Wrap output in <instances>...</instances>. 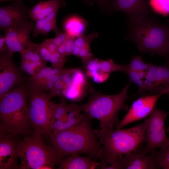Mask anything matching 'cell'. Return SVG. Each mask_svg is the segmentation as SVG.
<instances>
[{"mask_svg": "<svg viewBox=\"0 0 169 169\" xmlns=\"http://www.w3.org/2000/svg\"><path fill=\"white\" fill-rule=\"evenodd\" d=\"M87 115L80 123L68 129L52 133L48 138L51 146L62 157L73 154L98 158L103 150Z\"/></svg>", "mask_w": 169, "mask_h": 169, "instance_id": "1", "label": "cell"}, {"mask_svg": "<svg viewBox=\"0 0 169 169\" xmlns=\"http://www.w3.org/2000/svg\"><path fill=\"white\" fill-rule=\"evenodd\" d=\"M148 118L143 123L126 129L109 131L99 129L94 130L99 142L102 146V152L98 158L101 163L109 166L124 154L134 151L145 141Z\"/></svg>", "mask_w": 169, "mask_h": 169, "instance_id": "2", "label": "cell"}, {"mask_svg": "<svg viewBox=\"0 0 169 169\" xmlns=\"http://www.w3.org/2000/svg\"><path fill=\"white\" fill-rule=\"evenodd\" d=\"M127 39L132 41L143 53L169 56V27L148 16L134 22H128Z\"/></svg>", "mask_w": 169, "mask_h": 169, "instance_id": "3", "label": "cell"}, {"mask_svg": "<svg viewBox=\"0 0 169 169\" xmlns=\"http://www.w3.org/2000/svg\"><path fill=\"white\" fill-rule=\"evenodd\" d=\"M27 94L23 86L11 90L0 97V127L23 136H32L28 113Z\"/></svg>", "mask_w": 169, "mask_h": 169, "instance_id": "4", "label": "cell"}, {"mask_svg": "<svg viewBox=\"0 0 169 169\" xmlns=\"http://www.w3.org/2000/svg\"><path fill=\"white\" fill-rule=\"evenodd\" d=\"M127 84L120 93L106 95L100 92H94L88 101L79 105L83 111L90 119H97L100 122L99 129L104 131L114 130L119 122L118 115L119 111L125 108V102L129 96Z\"/></svg>", "mask_w": 169, "mask_h": 169, "instance_id": "5", "label": "cell"}, {"mask_svg": "<svg viewBox=\"0 0 169 169\" xmlns=\"http://www.w3.org/2000/svg\"><path fill=\"white\" fill-rule=\"evenodd\" d=\"M21 169H55L64 158L51 146L47 145L42 136H23L18 147Z\"/></svg>", "mask_w": 169, "mask_h": 169, "instance_id": "6", "label": "cell"}, {"mask_svg": "<svg viewBox=\"0 0 169 169\" xmlns=\"http://www.w3.org/2000/svg\"><path fill=\"white\" fill-rule=\"evenodd\" d=\"M49 94L30 90L29 95L28 113L33 129L32 136L44 135L49 138L52 134L49 127V120L53 101Z\"/></svg>", "mask_w": 169, "mask_h": 169, "instance_id": "7", "label": "cell"}, {"mask_svg": "<svg viewBox=\"0 0 169 169\" xmlns=\"http://www.w3.org/2000/svg\"><path fill=\"white\" fill-rule=\"evenodd\" d=\"M167 113L155 107L148 118L145 141L146 145L139 153L146 155L156 149L163 150L169 145V137L166 134L165 121Z\"/></svg>", "mask_w": 169, "mask_h": 169, "instance_id": "8", "label": "cell"}, {"mask_svg": "<svg viewBox=\"0 0 169 169\" xmlns=\"http://www.w3.org/2000/svg\"><path fill=\"white\" fill-rule=\"evenodd\" d=\"M20 134L8 132L0 127V169H19L17 161Z\"/></svg>", "mask_w": 169, "mask_h": 169, "instance_id": "9", "label": "cell"}, {"mask_svg": "<svg viewBox=\"0 0 169 169\" xmlns=\"http://www.w3.org/2000/svg\"><path fill=\"white\" fill-rule=\"evenodd\" d=\"M168 93V91H163L155 95L142 97L135 100L123 119L115 126V130L121 129L131 123L146 117L154 108L159 98Z\"/></svg>", "mask_w": 169, "mask_h": 169, "instance_id": "10", "label": "cell"}, {"mask_svg": "<svg viewBox=\"0 0 169 169\" xmlns=\"http://www.w3.org/2000/svg\"><path fill=\"white\" fill-rule=\"evenodd\" d=\"M34 23L28 19L8 29L5 36L8 50L13 53H20L32 42L30 38Z\"/></svg>", "mask_w": 169, "mask_h": 169, "instance_id": "11", "label": "cell"}, {"mask_svg": "<svg viewBox=\"0 0 169 169\" xmlns=\"http://www.w3.org/2000/svg\"><path fill=\"white\" fill-rule=\"evenodd\" d=\"M107 6L110 11L124 13L131 22L148 16L151 8L147 0H111Z\"/></svg>", "mask_w": 169, "mask_h": 169, "instance_id": "12", "label": "cell"}, {"mask_svg": "<svg viewBox=\"0 0 169 169\" xmlns=\"http://www.w3.org/2000/svg\"><path fill=\"white\" fill-rule=\"evenodd\" d=\"M0 57V97L11 90L21 79L19 73L13 63V53L8 50Z\"/></svg>", "mask_w": 169, "mask_h": 169, "instance_id": "13", "label": "cell"}, {"mask_svg": "<svg viewBox=\"0 0 169 169\" xmlns=\"http://www.w3.org/2000/svg\"><path fill=\"white\" fill-rule=\"evenodd\" d=\"M29 9L23 0H18L8 6L0 7V29L5 33L10 28L28 19Z\"/></svg>", "mask_w": 169, "mask_h": 169, "instance_id": "14", "label": "cell"}, {"mask_svg": "<svg viewBox=\"0 0 169 169\" xmlns=\"http://www.w3.org/2000/svg\"><path fill=\"white\" fill-rule=\"evenodd\" d=\"M146 73V91L158 94L168 91L169 95V63L160 66L149 63Z\"/></svg>", "mask_w": 169, "mask_h": 169, "instance_id": "15", "label": "cell"}, {"mask_svg": "<svg viewBox=\"0 0 169 169\" xmlns=\"http://www.w3.org/2000/svg\"><path fill=\"white\" fill-rule=\"evenodd\" d=\"M67 69L45 66L30 79V90L45 92L53 90L55 82L58 80Z\"/></svg>", "mask_w": 169, "mask_h": 169, "instance_id": "16", "label": "cell"}, {"mask_svg": "<svg viewBox=\"0 0 169 169\" xmlns=\"http://www.w3.org/2000/svg\"><path fill=\"white\" fill-rule=\"evenodd\" d=\"M21 70L34 76L46 66V63L41 57L38 50V44L32 42L20 53Z\"/></svg>", "mask_w": 169, "mask_h": 169, "instance_id": "17", "label": "cell"}, {"mask_svg": "<svg viewBox=\"0 0 169 169\" xmlns=\"http://www.w3.org/2000/svg\"><path fill=\"white\" fill-rule=\"evenodd\" d=\"M151 153L147 155L131 152L120 156L118 160L121 169H156L154 156Z\"/></svg>", "mask_w": 169, "mask_h": 169, "instance_id": "18", "label": "cell"}, {"mask_svg": "<svg viewBox=\"0 0 169 169\" xmlns=\"http://www.w3.org/2000/svg\"><path fill=\"white\" fill-rule=\"evenodd\" d=\"M65 5L64 0L39 1L31 8H30L28 15L32 20L36 22L45 18L51 13L58 11Z\"/></svg>", "mask_w": 169, "mask_h": 169, "instance_id": "19", "label": "cell"}, {"mask_svg": "<svg viewBox=\"0 0 169 169\" xmlns=\"http://www.w3.org/2000/svg\"><path fill=\"white\" fill-rule=\"evenodd\" d=\"M87 156H83L78 154H73L64 158L58 168L59 169H93L99 167L96 162L97 159Z\"/></svg>", "mask_w": 169, "mask_h": 169, "instance_id": "20", "label": "cell"}, {"mask_svg": "<svg viewBox=\"0 0 169 169\" xmlns=\"http://www.w3.org/2000/svg\"><path fill=\"white\" fill-rule=\"evenodd\" d=\"M88 24L84 19L74 16L68 18L64 24L65 32L75 38L83 35Z\"/></svg>", "mask_w": 169, "mask_h": 169, "instance_id": "21", "label": "cell"}, {"mask_svg": "<svg viewBox=\"0 0 169 169\" xmlns=\"http://www.w3.org/2000/svg\"><path fill=\"white\" fill-rule=\"evenodd\" d=\"M146 71H137L127 69V68L125 72L128 74L130 81L138 86V92L139 94H141L146 91L147 83Z\"/></svg>", "mask_w": 169, "mask_h": 169, "instance_id": "22", "label": "cell"}, {"mask_svg": "<svg viewBox=\"0 0 169 169\" xmlns=\"http://www.w3.org/2000/svg\"><path fill=\"white\" fill-rule=\"evenodd\" d=\"M151 152L155 160L156 169H169V145L163 150Z\"/></svg>", "mask_w": 169, "mask_h": 169, "instance_id": "23", "label": "cell"}, {"mask_svg": "<svg viewBox=\"0 0 169 169\" xmlns=\"http://www.w3.org/2000/svg\"><path fill=\"white\" fill-rule=\"evenodd\" d=\"M99 35L97 33H93L87 35H83L75 38L73 54L78 56L80 51L85 48L90 47L91 42L97 38Z\"/></svg>", "mask_w": 169, "mask_h": 169, "instance_id": "24", "label": "cell"}, {"mask_svg": "<svg viewBox=\"0 0 169 169\" xmlns=\"http://www.w3.org/2000/svg\"><path fill=\"white\" fill-rule=\"evenodd\" d=\"M82 87L72 82L65 90L62 97L70 100L79 101L83 96Z\"/></svg>", "mask_w": 169, "mask_h": 169, "instance_id": "25", "label": "cell"}, {"mask_svg": "<svg viewBox=\"0 0 169 169\" xmlns=\"http://www.w3.org/2000/svg\"><path fill=\"white\" fill-rule=\"evenodd\" d=\"M99 69L101 72L105 73H110L115 71L125 72L127 66L116 64L111 59L106 60L100 59Z\"/></svg>", "mask_w": 169, "mask_h": 169, "instance_id": "26", "label": "cell"}, {"mask_svg": "<svg viewBox=\"0 0 169 169\" xmlns=\"http://www.w3.org/2000/svg\"><path fill=\"white\" fill-rule=\"evenodd\" d=\"M149 3L156 12L165 16L169 14V0H150Z\"/></svg>", "mask_w": 169, "mask_h": 169, "instance_id": "27", "label": "cell"}, {"mask_svg": "<svg viewBox=\"0 0 169 169\" xmlns=\"http://www.w3.org/2000/svg\"><path fill=\"white\" fill-rule=\"evenodd\" d=\"M127 68L131 70L137 71H146L149 67V63H146L141 56L133 57L130 63L126 65Z\"/></svg>", "mask_w": 169, "mask_h": 169, "instance_id": "28", "label": "cell"}, {"mask_svg": "<svg viewBox=\"0 0 169 169\" xmlns=\"http://www.w3.org/2000/svg\"><path fill=\"white\" fill-rule=\"evenodd\" d=\"M66 61V56L62 55L57 51L52 54L49 60L53 67L57 68H63Z\"/></svg>", "mask_w": 169, "mask_h": 169, "instance_id": "29", "label": "cell"}, {"mask_svg": "<svg viewBox=\"0 0 169 169\" xmlns=\"http://www.w3.org/2000/svg\"><path fill=\"white\" fill-rule=\"evenodd\" d=\"M72 82L76 84L83 86L85 83L84 75L81 69H74L72 74Z\"/></svg>", "mask_w": 169, "mask_h": 169, "instance_id": "30", "label": "cell"}, {"mask_svg": "<svg viewBox=\"0 0 169 169\" xmlns=\"http://www.w3.org/2000/svg\"><path fill=\"white\" fill-rule=\"evenodd\" d=\"M55 32L56 33L55 37L52 39L54 43L58 47L63 44L69 35L65 32H61L58 28Z\"/></svg>", "mask_w": 169, "mask_h": 169, "instance_id": "31", "label": "cell"}, {"mask_svg": "<svg viewBox=\"0 0 169 169\" xmlns=\"http://www.w3.org/2000/svg\"><path fill=\"white\" fill-rule=\"evenodd\" d=\"M50 21L46 18L37 21L33 30V36L36 37L38 34H41L45 26Z\"/></svg>", "mask_w": 169, "mask_h": 169, "instance_id": "32", "label": "cell"}, {"mask_svg": "<svg viewBox=\"0 0 169 169\" xmlns=\"http://www.w3.org/2000/svg\"><path fill=\"white\" fill-rule=\"evenodd\" d=\"M38 50L41 56L45 61H49L52 53L43 42L38 44Z\"/></svg>", "mask_w": 169, "mask_h": 169, "instance_id": "33", "label": "cell"}, {"mask_svg": "<svg viewBox=\"0 0 169 169\" xmlns=\"http://www.w3.org/2000/svg\"><path fill=\"white\" fill-rule=\"evenodd\" d=\"M75 38L69 36L64 44L66 55L73 54Z\"/></svg>", "mask_w": 169, "mask_h": 169, "instance_id": "34", "label": "cell"}, {"mask_svg": "<svg viewBox=\"0 0 169 169\" xmlns=\"http://www.w3.org/2000/svg\"><path fill=\"white\" fill-rule=\"evenodd\" d=\"M58 28L56 20L49 22L44 27L41 34L46 36L50 32L52 31H55Z\"/></svg>", "mask_w": 169, "mask_h": 169, "instance_id": "35", "label": "cell"}, {"mask_svg": "<svg viewBox=\"0 0 169 169\" xmlns=\"http://www.w3.org/2000/svg\"><path fill=\"white\" fill-rule=\"evenodd\" d=\"M43 42L52 54L57 51V46L54 43L52 38L45 39Z\"/></svg>", "mask_w": 169, "mask_h": 169, "instance_id": "36", "label": "cell"}, {"mask_svg": "<svg viewBox=\"0 0 169 169\" xmlns=\"http://www.w3.org/2000/svg\"><path fill=\"white\" fill-rule=\"evenodd\" d=\"M111 0H84L85 2L88 4H92L96 3L100 6H107Z\"/></svg>", "mask_w": 169, "mask_h": 169, "instance_id": "37", "label": "cell"}, {"mask_svg": "<svg viewBox=\"0 0 169 169\" xmlns=\"http://www.w3.org/2000/svg\"><path fill=\"white\" fill-rule=\"evenodd\" d=\"M8 50L6 43L5 36L0 35V51L2 53Z\"/></svg>", "mask_w": 169, "mask_h": 169, "instance_id": "38", "label": "cell"}, {"mask_svg": "<svg viewBox=\"0 0 169 169\" xmlns=\"http://www.w3.org/2000/svg\"><path fill=\"white\" fill-rule=\"evenodd\" d=\"M57 51L62 55L66 56L64 44L57 47Z\"/></svg>", "mask_w": 169, "mask_h": 169, "instance_id": "39", "label": "cell"}, {"mask_svg": "<svg viewBox=\"0 0 169 169\" xmlns=\"http://www.w3.org/2000/svg\"><path fill=\"white\" fill-rule=\"evenodd\" d=\"M18 0H0V2H5V1H13V2H15Z\"/></svg>", "mask_w": 169, "mask_h": 169, "instance_id": "40", "label": "cell"}, {"mask_svg": "<svg viewBox=\"0 0 169 169\" xmlns=\"http://www.w3.org/2000/svg\"><path fill=\"white\" fill-rule=\"evenodd\" d=\"M167 22L168 23V26H169V20H167ZM167 62L169 63V56L167 58Z\"/></svg>", "mask_w": 169, "mask_h": 169, "instance_id": "41", "label": "cell"}, {"mask_svg": "<svg viewBox=\"0 0 169 169\" xmlns=\"http://www.w3.org/2000/svg\"><path fill=\"white\" fill-rule=\"evenodd\" d=\"M28 1H32V0H28Z\"/></svg>", "mask_w": 169, "mask_h": 169, "instance_id": "42", "label": "cell"}]
</instances>
